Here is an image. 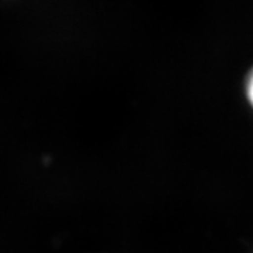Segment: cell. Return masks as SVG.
<instances>
[{
	"label": "cell",
	"mask_w": 253,
	"mask_h": 253,
	"mask_svg": "<svg viewBox=\"0 0 253 253\" xmlns=\"http://www.w3.org/2000/svg\"><path fill=\"white\" fill-rule=\"evenodd\" d=\"M246 93H248V99L253 106V71L248 78V83H246Z\"/></svg>",
	"instance_id": "1"
}]
</instances>
